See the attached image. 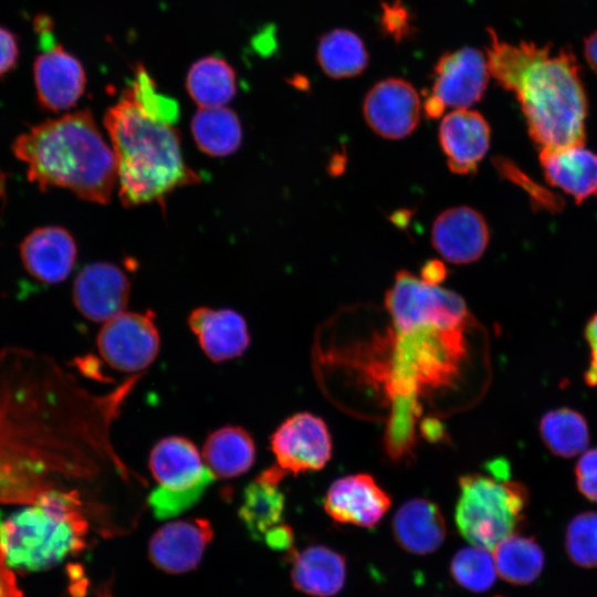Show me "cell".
Wrapping results in <instances>:
<instances>
[{"instance_id":"13","label":"cell","mask_w":597,"mask_h":597,"mask_svg":"<svg viewBox=\"0 0 597 597\" xmlns=\"http://www.w3.org/2000/svg\"><path fill=\"white\" fill-rule=\"evenodd\" d=\"M213 536L206 519L169 522L159 527L148 544L151 563L168 574H182L195 569Z\"/></svg>"},{"instance_id":"33","label":"cell","mask_w":597,"mask_h":597,"mask_svg":"<svg viewBox=\"0 0 597 597\" xmlns=\"http://www.w3.org/2000/svg\"><path fill=\"white\" fill-rule=\"evenodd\" d=\"M565 549L573 564L597 567V512H584L570 520L565 532Z\"/></svg>"},{"instance_id":"30","label":"cell","mask_w":597,"mask_h":597,"mask_svg":"<svg viewBox=\"0 0 597 597\" xmlns=\"http://www.w3.org/2000/svg\"><path fill=\"white\" fill-rule=\"evenodd\" d=\"M285 499L277 484L256 479L244 492L239 516L254 540L281 524Z\"/></svg>"},{"instance_id":"22","label":"cell","mask_w":597,"mask_h":597,"mask_svg":"<svg viewBox=\"0 0 597 597\" xmlns=\"http://www.w3.org/2000/svg\"><path fill=\"white\" fill-rule=\"evenodd\" d=\"M396 542L405 551L426 555L437 551L446 540V524L439 506L426 499L405 502L392 519Z\"/></svg>"},{"instance_id":"18","label":"cell","mask_w":597,"mask_h":597,"mask_svg":"<svg viewBox=\"0 0 597 597\" xmlns=\"http://www.w3.org/2000/svg\"><path fill=\"white\" fill-rule=\"evenodd\" d=\"M491 129L479 112L459 108L446 114L438 137L449 169L458 175L476 170L490 146Z\"/></svg>"},{"instance_id":"25","label":"cell","mask_w":597,"mask_h":597,"mask_svg":"<svg viewBox=\"0 0 597 597\" xmlns=\"http://www.w3.org/2000/svg\"><path fill=\"white\" fill-rule=\"evenodd\" d=\"M316 60L327 76L336 80L348 78L365 71L368 65V51L357 33L336 28L320 38Z\"/></svg>"},{"instance_id":"9","label":"cell","mask_w":597,"mask_h":597,"mask_svg":"<svg viewBox=\"0 0 597 597\" xmlns=\"http://www.w3.org/2000/svg\"><path fill=\"white\" fill-rule=\"evenodd\" d=\"M489 75L486 55L476 48L443 53L433 67L431 93L423 104L426 115L438 118L447 107L469 108L478 103L488 87Z\"/></svg>"},{"instance_id":"41","label":"cell","mask_w":597,"mask_h":597,"mask_svg":"<svg viewBox=\"0 0 597 597\" xmlns=\"http://www.w3.org/2000/svg\"><path fill=\"white\" fill-rule=\"evenodd\" d=\"M446 265L438 260L428 261L421 269V279L430 284L439 285L447 277Z\"/></svg>"},{"instance_id":"21","label":"cell","mask_w":597,"mask_h":597,"mask_svg":"<svg viewBox=\"0 0 597 597\" xmlns=\"http://www.w3.org/2000/svg\"><path fill=\"white\" fill-rule=\"evenodd\" d=\"M291 580L294 588L313 597L338 594L346 579L345 557L324 545H313L293 552Z\"/></svg>"},{"instance_id":"4","label":"cell","mask_w":597,"mask_h":597,"mask_svg":"<svg viewBox=\"0 0 597 597\" xmlns=\"http://www.w3.org/2000/svg\"><path fill=\"white\" fill-rule=\"evenodd\" d=\"M512 92L541 150L584 144L587 98L579 65L569 49L553 52L549 45Z\"/></svg>"},{"instance_id":"20","label":"cell","mask_w":597,"mask_h":597,"mask_svg":"<svg viewBox=\"0 0 597 597\" xmlns=\"http://www.w3.org/2000/svg\"><path fill=\"white\" fill-rule=\"evenodd\" d=\"M188 324L201 349L216 363L235 358L249 346L247 322L233 310L198 307L190 313Z\"/></svg>"},{"instance_id":"14","label":"cell","mask_w":597,"mask_h":597,"mask_svg":"<svg viewBox=\"0 0 597 597\" xmlns=\"http://www.w3.org/2000/svg\"><path fill=\"white\" fill-rule=\"evenodd\" d=\"M129 297V280L108 262L87 264L73 284V301L86 318L106 322L124 312Z\"/></svg>"},{"instance_id":"31","label":"cell","mask_w":597,"mask_h":597,"mask_svg":"<svg viewBox=\"0 0 597 597\" xmlns=\"http://www.w3.org/2000/svg\"><path fill=\"white\" fill-rule=\"evenodd\" d=\"M540 434L546 448L555 455L572 458L585 450L589 430L582 413L569 408H557L543 415Z\"/></svg>"},{"instance_id":"23","label":"cell","mask_w":597,"mask_h":597,"mask_svg":"<svg viewBox=\"0 0 597 597\" xmlns=\"http://www.w3.org/2000/svg\"><path fill=\"white\" fill-rule=\"evenodd\" d=\"M547 181L582 202L597 193V154L583 145L541 150Z\"/></svg>"},{"instance_id":"15","label":"cell","mask_w":597,"mask_h":597,"mask_svg":"<svg viewBox=\"0 0 597 597\" xmlns=\"http://www.w3.org/2000/svg\"><path fill=\"white\" fill-rule=\"evenodd\" d=\"M33 74L39 104L54 113L73 107L85 91L83 65L59 44L35 59Z\"/></svg>"},{"instance_id":"11","label":"cell","mask_w":597,"mask_h":597,"mask_svg":"<svg viewBox=\"0 0 597 597\" xmlns=\"http://www.w3.org/2000/svg\"><path fill=\"white\" fill-rule=\"evenodd\" d=\"M277 469L284 474L322 469L332 455L327 426L308 412H298L283 421L270 438Z\"/></svg>"},{"instance_id":"7","label":"cell","mask_w":597,"mask_h":597,"mask_svg":"<svg viewBox=\"0 0 597 597\" xmlns=\"http://www.w3.org/2000/svg\"><path fill=\"white\" fill-rule=\"evenodd\" d=\"M149 470L158 486L148 496L157 519L189 509L216 479L196 446L184 437H166L150 451Z\"/></svg>"},{"instance_id":"37","label":"cell","mask_w":597,"mask_h":597,"mask_svg":"<svg viewBox=\"0 0 597 597\" xmlns=\"http://www.w3.org/2000/svg\"><path fill=\"white\" fill-rule=\"evenodd\" d=\"M19 46L15 35L0 27V77L9 73L17 64Z\"/></svg>"},{"instance_id":"32","label":"cell","mask_w":597,"mask_h":597,"mask_svg":"<svg viewBox=\"0 0 597 597\" xmlns=\"http://www.w3.org/2000/svg\"><path fill=\"white\" fill-rule=\"evenodd\" d=\"M490 552L474 545L459 549L450 563V574L454 582L472 593L489 590L498 574Z\"/></svg>"},{"instance_id":"27","label":"cell","mask_w":597,"mask_h":597,"mask_svg":"<svg viewBox=\"0 0 597 597\" xmlns=\"http://www.w3.org/2000/svg\"><path fill=\"white\" fill-rule=\"evenodd\" d=\"M191 132L198 148L212 157L234 153L242 140L239 117L224 106L199 107L191 119Z\"/></svg>"},{"instance_id":"42","label":"cell","mask_w":597,"mask_h":597,"mask_svg":"<svg viewBox=\"0 0 597 597\" xmlns=\"http://www.w3.org/2000/svg\"><path fill=\"white\" fill-rule=\"evenodd\" d=\"M584 56L591 70L597 74V30L585 38Z\"/></svg>"},{"instance_id":"39","label":"cell","mask_w":597,"mask_h":597,"mask_svg":"<svg viewBox=\"0 0 597 597\" xmlns=\"http://www.w3.org/2000/svg\"><path fill=\"white\" fill-rule=\"evenodd\" d=\"M263 538L269 547L287 551L292 548L293 531L289 525L279 524L268 531Z\"/></svg>"},{"instance_id":"24","label":"cell","mask_w":597,"mask_h":597,"mask_svg":"<svg viewBox=\"0 0 597 597\" xmlns=\"http://www.w3.org/2000/svg\"><path fill=\"white\" fill-rule=\"evenodd\" d=\"M202 458L214 478H235L253 465L255 444L243 428L226 426L207 438Z\"/></svg>"},{"instance_id":"36","label":"cell","mask_w":597,"mask_h":597,"mask_svg":"<svg viewBox=\"0 0 597 597\" xmlns=\"http://www.w3.org/2000/svg\"><path fill=\"white\" fill-rule=\"evenodd\" d=\"M381 27L385 33L401 40L411 32V14L398 0L383 3Z\"/></svg>"},{"instance_id":"19","label":"cell","mask_w":597,"mask_h":597,"mask_svg":"<svg viewBox=\"0 0 597 597\" xmlns=\"http://www.w3.org/2000/svg\"><path fill=\"white\" fill-rule=\"evenodd\" d=\"M27 272L42 283H60L73 271L77 248L72 234L59 226L40 227L20 244Z\"/></svg>"},{"instance_id":"16","label":"cell","mask_w":597,"mask_h":597,"mask_svg":"<svg viewBox=\"0 0 597 597\" xmlns=\"http://www.w3.org/2000/svg\"><path fill=\"white\" fill-rule=\"evenodd\" d=\"M389 506V495L365 473L337 479L324 500V509L334 521L362 527L375 526Z\"/></svg>"},{"instance_id":"6","label":"cell","mask_w":597,"mask_h":597,"mask_svg":"<svg viewBox=\"0 0 597 597\" xmlns=\"http://www.w3.org/2000/svg\"><path fill=\"white\" fill-rule=\"evenodd\" d=\"M490 474L472 473L460 478L455 524L471 545L493 549L514 534L524 517L527 490L509 478L504 460L489 464Z\"/></svg>"},{"instance_id":"8","label":"cell","mask_w":597,"mask_h":597,"mask_svg":"<svg viewBox=\"0 0 597 597\" xmlns=\"http://www.w3.org/2000/svg\"><path fill=\"white\" fill-rule=\"evenodd\" d=\"M385 306L397 329L436 324L457 327L475 324L464 300L405 270L399 271L385 295Z\"/></svg>"},{"instance_id":"28","label":"cell","mask_w":597,"mask_h":597,"mask_svg":"<svg viewBox=\"0 0 597 597\" xmlns=\"http://www.w3.org/2000/svg\"><path fill=\"white\" fill-rule=\"evenodd\" d=\"M486 62L490 75L506 91L512 92L525 71L549 48L535 42L513 44L501 40L492 28L488 29Z\"/></svg>"},{"instance_id":"17","label":"cell","mask_w":597,"mask_h":597,"mask_svg":"<svg viewBox=\"0 0 597 597\" xmlns=\"http://www.w3.org/2000/svg\"><path fill=\"white\" fill-rule=\"evenodd\" d=\"M490 239L484 218L467 206L442 211L431 228V243L447 261L468 264L484 253Z\"/></svg>"},{"instance_id":"40","label":"cell","mask_w":597,"mask_h":597,"mask_svg":"<svg viewBox=\"0 0 597 597\" xmlns=\"http://www.w3.org/2000/svg\"><path fill=\"white\" fill-rule=\"evenodd\" d=\"M0 597H23L15 575L0 552Z\"/></svg>"},{"instance_id":"38","label":"cell","mask_w":597,"mask_h":597,"mask_svg":"<svg viewBox=\"0 0 597 597\" xmlns=\"http://www.w3.org/2000/svg\"><path fill=\"white\" fill-rule=\"evenodd\" d=\"M585 337L587 339L590 359L589 366L585 374V380L587 385L591 387L597 386V313L588 321L585 329Z\"/></svg>"},{"instance_id":"1","label":"cell","mask_w":597,"mask_h":597,"mask_svg":"<svg viewBox=\"0 0 597 597\" xmlns=\"http://www.w3.org/2000/svg\"><path fill=\"white\" fill-rule=\"evenodd\" d=\"M473 325L444 327L423 324L406 329L389 326L355 345L350 365L380 387L390 401L452 386L468 357L467 333Z\"/></svg>"},{"instance_id":"2","label":"cell","mask_w":597,"mask_h":597,"mask_svg":"<svg viewBox=\"0 0 597 597\" xmlns=\"http://www.w3.org/2000/svg\"><path fill=\"white\" fill-rule=\"evenodd\" d=\"M12 151L41 190L64 188L83 200L109 201L117 179L116 158L90 111L30 127L14 139Z\"/></svg>"},{"instance_id":"29","label":"cell","mask_w":597,"mask_h":597,"mask_svg":"<svg viewBox=\"0 0 597 597\" xmlns=\"http://www.w3.org/2000/svg\"><path fill=\"white\" fill-rule=\"evenodd\" d=\"M492 551L498 575L510 584H532L544 568V552L532 537L513 534Z\"/></svg>"},{"instance_id":"34","label":"cell","mask_w":597,"mask_h":597,"mask_svg":"<svg viewBox=\"0 0 597 597\" xmlns=\"http://www.w3.org/2000/svg\"><path fill=\"white\" fill-rule=\"evenodd\" d=\"M128 87L135 102L146 115L171 125L177 122L178 103L157 91L155 81L142 64L136 65L135 78Z\"/></svg>"},{"instance_id":"3","label":"cell","mask_w":597,"mask_h":597,"mask_svg":"<svg viewBox=\"0 0 597 597\" xmlns=\"http://www.w3.org/2000/svg\"><path fill=\"white\" fill-rule=\"evenodd\" d=\"M116 158L119 197L126 207L159 202L200 178L182 157L174 125L146 115L127 86L104 115Z\"/></svg>"},{"instance_id":"10","label":"cell","mask_w":597,"mask_h":597,"mask_svg":"<svg viewBox=\"0 0 597 597\" xmlns=\"http://www.w3.org/2000/svg\"><path fill=\"white\" fill-rule=\"evenodd\" d=\"M160 346L154 315L122 312L104 322L97 335V348L103 359L114 369L136 373L147 368Z\"/></svg>"},{"instance_id":"35","label":"cell","mask_w":597,"mask_h":597,"mask_svg":"<svg viewBox=\"0 0 597 597\" xmlns=\"http://www.w3.org/2000/svg\"><path fill=\"white\" fill-rule=\"evenodd\" d=\"M575 476L580 494L597 502V447L580 455L575 465Z\"/></svg>"},{"instance_id":"26","label":"cell","mask_w":597,"mask_h":597,"mask_svg":"<svg viewBox=\"0 0 597 597\" xmlns=\"http://www.w3.org/2000/svg\"><path fill=\"white\" fill-rule=\"evenodd\" d=\"M186 87L200 107H221L235 95V72L222 57L205 56L190 66Z\"/></svg>"},{"instance_id":"5","label":"cell","mask_w":597,"mask_h":597,"mask_svg":"<svg viewBox=\"0 0 597 597\" xmlns=\"http://www.w3.org/2000/svg\"><path fill=\"white\" fill-rule=\"evenodd\" d=\"M74 491L50 489L36 502L0 516V552L12 569L42 570L80 553L88 524Z\"/></svg>"},{"instance_id":"12","label":"cell","mask_w":597,"mask_h":597,"mask_svg":"<svg viewBox=\"0 0 597 597\" xmlns=\"http://www.w3.org/2000/svg\"><path fill=\"white\" fill-rule=\"evenodd\" d=\"M363 115L367 125L386 139H401L418 126L421 101L417 90L404 78L377 82L366 94Z\"/></svg>"}]
</instances>
